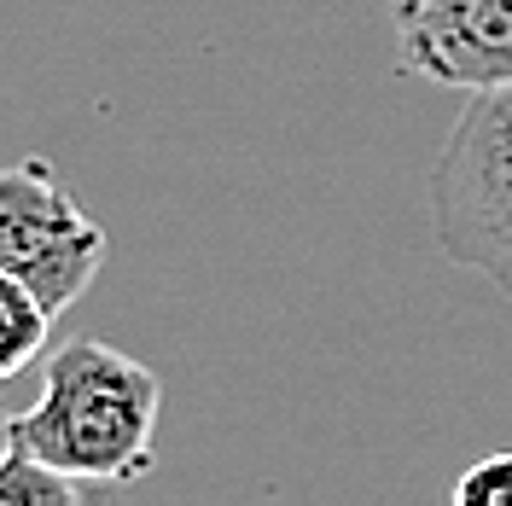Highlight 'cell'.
<instances>
[{"instance_id":"6","label":"cell","mask_w":512,"mask_h":506,"mask_svg":"<svg viewBox=\"0 0 512 506\" xmlns=\"http://www.w3.org/2000/svg\"><path fill=\"white\" fill-rule=\"evenodd\" d=\"M82 501H88V483L47 466L35 448L12 443L0 454V506H82Z\"/></svg>"},{"instance_id":"4","label":"cell","mask_w":512,"mask_h":506,"mask_svg":"<svg viewBox=\"0 0 512 506\" xmlns=\"http://www.w3.org/2000/svg\"><path fill=\"white\" fill-rule=\"evenodd\" d=\"M396 70L483 94L512 82V0H390Z\"/></svg>"},{"instance_id":"7","label":"cell","mask_w":512,"mask_h":506,"mask_svg":"<svg viewBox=\"0 0 512 506\" xmlns=\"http://www.w3.org/2000/svg\"><path fill=\"white\" fill-rule=\"evenodd\" d=\"M454 506H512V448L501 454H483L466 472L454 477Z\"/></svg>"},{"instance_id":"8","label":"cell","mask_w":512,"mask_h":506,"mask_svg":"<svg viewBox=\"0 0 512 506\" xmlns=\"http://www.w3.org/2000/svg\"><path fill=\"white\" fill-rule=\"evenodd\" d=\"M12 443H18V413H12L6 402H0V454H6Z\"/></svg>"},{"instance_id":"1","label":"cell","mask_w":512,"mask_h":506,"mask_svg":"<svg viewBox=\"0 0 512 506\" xmlns=\"http://www.w3.org/2000/svg\"><path fill=\"white\" fill-rule=\"evenodd\" d=\"M163 384L146 361L99 338H70L47 355L41 396L18 413V443L88 489L140 483L158 466Z\"/></svg>"},{"instance_id":"5","label":"cell","mask_w":512,"mask_h":506,"mask_svg":"<svg viewBox=\"0 0 512 506\" xmlns=\"http://www.w3.org/2000/svg\"><path fill=\"white\" fill-rule=\"evenodd\" d=\"M53 309L35 297L24 280H12V274H0V384L18 379L30 361L47 355L53 344Z\"/></svg>"},{"instance_id":"3","label":"cell","mask_w":512,"mask_h":506,"mask_svg":"<svg viewBox=\"0 0 512 506\" xmlns=\"http://www.w3.org/2000/svg\"><path fill=\"white\" fill-rule=\"evenodd\" d=\"M105 256L111 239L64 187L59 163L24 158L0 169V274L24 280L53 315H64L105 274Z\"/></svg>"},{"instance_id":"2","label":"cell","mask_w":512,"mask_h":506,"mask_svg":"<svg viewBox=\"0 0 512 506\" xmlns=\"http://www.w3.org/2000/svg\"><path fill=\"white\" fill-rule=\"evenodd\" d=\"M425 198L437 251L512 297V82L466 99L431 163Z\"/></svg>"}]
</instances>
